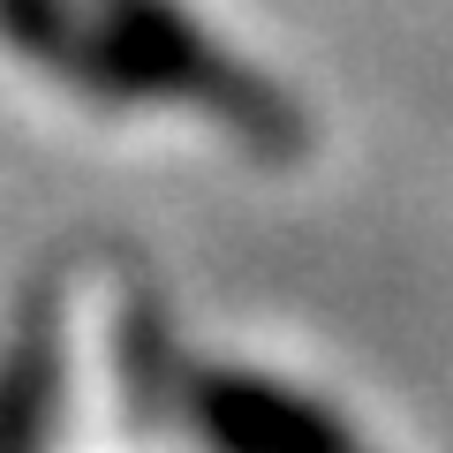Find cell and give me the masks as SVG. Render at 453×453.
<instances>
[{
    "label": "cell",
    "mask_w": 453,
    "mask_h": 453,
    "mask_svg": "<svg viewBox=\"0 0 453 453\" xmlns=\"http://www.w3.org/2000/svg\"><path fill=\"white\" fill-rule=\"evenodd\" d=\"M61 378H68L61 310H53V295H38V303H23L16 333L0 348V453H46L53 446Z\"/></svg>",
    "instance_id": "obj_4"
},
{
    "label": "cell",
    "mask_w": 453,
    "mask_h": 453,
    "mask_svg": "<svg viewBox=\"0 0 453 453\" xmlns=\"http://www.w3.org/2000/svg\"><path fill=\"white\" fill-rule=\"evenodd\" d=\"M181 401L211 453H363L325 401L288 393L257 371H189Z\"/></svg>",
    "instance_id": "obj_2"
},
{
    "label": "cell",
    "mask_w": 453,
    "mask_h": 453,
    "mask_svg": "<svg viewBox=\"0 0 453 453\" xmlns=\"http://www.w3.org/2000/svg\"><path fill=\"white\" fill-rule=\"evenodd\" d=\"M0 46H16L31 68H46L91 106H136L129 76L83 0H0Z\"/></svg>",
    "instance_id": "obj_3"
},
{
    "label": "cell",
    "mask_w": 453,
    "mask_h": 453,
    "mask_svg": "<svg viewBox=\"0 0 453 453\" xmlns=\"http://www.w3.org/2000/svg\"><path fill=\"white\" fill-rule=\"evenodd\" d=\"M91 16L136 98H174V106L211 113L257 159H303L310 151V113L273 76L234 61L181 0H91Z\"/></svg>",
    "instance_id": "obj_1"
}]
</instances>
